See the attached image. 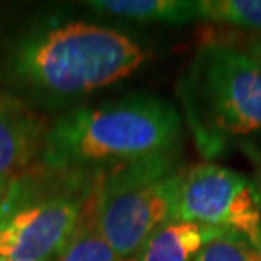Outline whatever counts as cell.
<instances>
[{"instance_id":"obj_13","label":"cell","mask_w":261,"mask_h":261,"mask_svg":"<svg viewBox=\"0 0 261 261\" xmlns=\"http://www.w3.org/2000/svg\"><path fill=\"white\" fill-rule=\"evenodd\" d=\"M241 151L248 156L249 163L253 166V184L256 189V194L261 205V149L253 143H241Z\"/></svg>"},{"instance_id":"obj_4","label":"cell","mask_w":261,"mask_h":261,"mask_svg":"<svg viewBox=\"0 0 261 261\" xmlns=\"http://www.w3.org/2000/svg\"><path fill=\"white\" fill-rule=\"evenodd\" d=\"M192 75L214 134L246 138L261 133V68L244 51L202 46Z\"/></svg>"},{"instance_id":"obj_14","label":"cell","mask_w":261,"mask_h":261,"mask_svg":"<svg viewBox=\"0 0 261 261\" xmlns=\"http://www.w3.org/2000/svg\"><path fill=\"white\" fill-rule=\"evenodd\" d=\"M249 58H251L254 63L261 68V34L254 36L253 39H249V43L246 44V49H244Z\"/></svg>"},{"instance_id":"obj_7","label":"cell","mask_w":261,"mask_h":261,"mask_svg":"<svg viewBox=\"0 0 261 261\" xmlns=\"http://www.w3.org/2000/svg\"><path fill=\"white\" fill-rule=\"evenodd\" d=\"M36 144L34 119L17 100L0 93V189L31 160Z\"/></svg>"},{"instance_id":"obj_16","label":"cell","mask_w":261,"mask_h":261,"mask_svg":"<svg viewBox=\"0 0 261 261\" xmlns=\"http://www.w3.org/2000/svg\"><path fill=\"white\" fill-rule=\"evenodd\" d=\"M0 200H2V197H0Z\"/></svg>"},{"instance_id":"obj_10","label":"cell","mask_w":261,"mask_h":261,"mask_svg":"<svg viewBox=\"0 0 261 261\" xmlns=\"http://www.w3.org/2000/svg\"><path fill=\"white\" fill-rule=\"evenodd\" d=\"M100 176L102 171L98 173L90 197L87 198L75 232L63 251L56 256V261H122L103 238L97 221V197L100 189Z\"/></svg>"},{"instance_id":"obj_2","label":"cell","mask_w":261,"mask_h":261,"mask_svg":"<svg viewBox=\"0 0 261 261\" xmlns=\"http://www.w3.org/2000/svg\"><path fill=\"white\" fill-rule=\"evenodd\" d=\"M148 58L149 51L121 31L68 22L25 39L14 70L41 90L82 95L127 78Z\"/></svg>"},{"instance_id":"obj_15","label":"cell","mask_w":261,"mask_h":261,"mask_svg":"<svg viewBox=\"0 0 261 261\" xmlns=\"http://www.w3.org/2000/svg\"><path fill=\"white\" fill-rule=\"evenodd\" d=\"M0 261H7V259H0Z\"/></svg>"},{"instance_id":"obj_1","label":"cell","mask_w":261,"mask_h":261,"mask_svg":"<svg viewBox=\"0 0 261 261\" xmlns=\"http://www.w3.org/2000/svg\"><path fill=\"white\" fill-rule=\"evenodd\" d=\"M181 136L176 109L156 97L76 109L58 119L44 136L43 161L51 170L73 171L121 165L168 153Z\"/></svg>"},{"instance_id":"obj_5","label":"cell","mask_w":261,"mask_h":261,"mask_svg":"<svg viewBox=\"0 0 261 261\" xmlns=\"http://www.w3.org/2000/svg\"><path fill=\"white\" fill-rule=\"evenodd\" d=\"M171 219L241 232L261 251V205L256 189L251 178L234 170L214 163L181 170Z\"/></svg>"},{"instance_id":"obj_11","label":"cell","mask_w":261,"mask_h":261,"mask_svg":"<svg viewBox=\"0 0 261 261\" xmlns=\"http://www.w3.org/2000/svg\"><path fill=\"white\" fill-rule=\"evenodd\" d=\"M198 19L261 33V0H197Z\"/></svg>"},{"instance_id":"obj_3","label":"cell","mask_w":261,"mask_h":261,"mask_svg":"<svg viewBox=\"0 0 261 261\" xmlns=\"http://www.w3.org/2000/svg\"><path fill=\"white\" fill-rule=\"evenodd\" d=\"M180 171L171 151L102 171L97 221L122 261L138 254L154 229L171 219Z\"/></svg>"},{"instance_id":"obj_12","label":"cell","mask_w":261,"mask_h":261,"mask_svg":"<svg viewBox=\"0 0 261 261\" xmlns=\"http://www.w3.org/2000/svg\"><path fill=\"white\" fill-rule=\"evenodd\" d=\"M195 261H261V251L244 234L221 229Z\"/></svg>"},{"instance_id":"obj_9","label":"cell","mask_w":261,"mask_h":261,"mask_svg":"<svg viewBox=\"0 0 261 261\" xmlns=\"http://www.w3.org/2000/svg\"><path fill=\"white\" fill-rule=\"evenodd\" d=\"M87 5L98 12L141 22L185 24L198 19L197 2L190 0H92Z\"/></svg>"},{"instance_id":"obj_6","label":"cell","mask_w":261,"mask_h":261,"mask_svg":"<svg viewBox=\"0 0 261 261\" xmlns=\"http://www.w3.org/2000/svg\"><path fill=\"white\" fill-rule=\"evenodd\" d=\"M98 173L80 194L61 192L0 208V259L49 261L58 256L80 222Z\"/></svg>"},{"instance_id":"obj_8","label":"cell","mask_w":261,"mask_h":261,"mask_svg":"<svg viewBox=\"0 0 261 261\" xmlns=\"http://www.w3.org/2000/svg\"><path fill=\"white\" fill-rule=\"evenodd\" d=\"M221 227L190 221L163 222L138 251V261H195Z\"/></svg>"}]
</instances>
